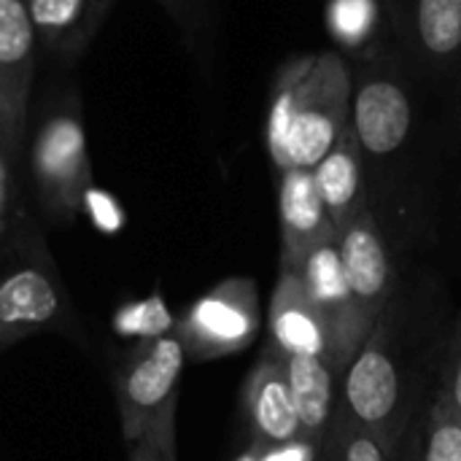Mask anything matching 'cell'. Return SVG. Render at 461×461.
Returning a JSON list of instances; mask_svg holds the SVG:
<instances>
[{"label":"cell","instance_id":"obj_15","mask_svg":"<svg viewBox=\"0 0 461 461\" xmlns=\"http://www.w3.org/2000/svg\"><path fill=\"white\" fill-rule=\"evenodd\" d=\"M284 362H286V378L294 397L303 438L308 446L324 454L327 438L332 432L340 408L343 373H338L324 357H313V354H289L284 357Z\"/></svg>","mask_w":461,"mask_h":461},{"label":"cell","instance_id":"obj_22","mask_svg":"<svg viewBox=\"0 0 461 461\" xmlns=\"http://www.w3.org/2000/svg\"><path fill=\"white\" fill-rule=\"evenodd\" d=\"M435 400H440L446 408H451L456 416H461V327L448 346V357H446V367H443V378H440V389Z\"/></svg>","mask_w":461,"mask_h":461},{"label":"cell","instance_id":"obj_21","mask_svg":"<svg viewBox=\"0 0 461 461\" xmlns=\"http://www.w3.org/2000/svg\"><path fill=\"white\" fill-rule=\"evenodd\" d=\"M113 327L124 338L149 340V338H159V335L173 332L176 321L167 313L165 303L154 294L151 300H143V303H132V305L119 308V313L113 316Z\"/></svg>","mask_w":461,"mask_h":461},{"label":"cell","instance_id":"obj_26","mask_svg":"<svg viewBox=\"0 0 461 461\" xmlns=\"http://www.w3.org/2000/svg\"><path fill=\"white\" fill-rule=\"evenodd\" d=\"M238 461H262V456H259V451H254V448H251L249 454H243Z\"/></svg>","mask_w":461,"mask_h":461},{"label":"cell","instance_id":"obj_2","mask_svg":"<svg viewBox=\"0 0 461 461\" xmlns=\"http://www.w3.org/2000/svg\"><path fill=\"white\" fill-rule=\"evenodd\" d=\"M186 351L173 332L138 340L113 373L116 405L127 448L154 435L159 448L176 456V405Z\"/></svg>","mask_w":461,"mask_h":461},{"label":"cell","instance_id":"obj_23","mask_svg":"<svg viewBox=\"0 0 461 461\" xmlns=\"http://www.w3.org/2000/svg\"><path fill=\"white\" fill-rule=\"evenodd\" d=\"M130 461H176V456L165 454L154 435H143L135 446H130Z\"/></svg>","mask_w":461,"mask_h":461},{"label":"cell","instance_id":"obj_18","mask_svg":"<svg viewBox=\"0 0 461 461\" xmlns=\"http://www.w3.org/2000/svg\"><path fill=\"white\" fill-rule=\"evenodd\" d=\"M24 8L32 27L57 43L84 38L97 16V0H24Z\"/></svg>","mask_w":461,"mask_h":461},{"label":"cell","instance_id":"obj_12","mask_svg":"<svg viewBox=\"0 0 461 461\" xmlns=\"http://www.w3.org/2000/svg\"><path fill=\"white\" fill-rule=\"evenodd\" d=\"M338 254L357 305L378 324L392 294V259L381 224L370 208L338 232Z\"/></svg>","mask_w":461,"mask_h":461},{"label":"cell","instance_id":"obj_4","mask_svg":"<svg viewBox=\"0 0 461 461\" xmlns=\"http://www.w3.org/2000/svg\"><path fill=\"white\" fill-rule=\"evenodd\" d=\"M62 332L81 343L76 319L43 243L32 249H14V257L0 267V354L38 332Z\"/></svg>","mask_w":461,"mask_h":461},{"label":"cell","instance_id":"obj_6","mask_svg":"<svg viewBox=\"0 0 461 461\" xmlns=\"http://www.w3.org/2000/svg\"><path fill=\"white\" fill-rule=\"evenodd\" d=\"M262 324L259 292L249 278H227L176 321L186 359H221L251 346Z\"/></svg>","mask_w":461,"mask_h":461},{"label":"cell","instance_id":"obj_7","mask_svg":"<svg viewBox=\"0 0 461 461\" xmlns=\"http://www.w3.org/2000/svg\"><path fill=\"white\" fill-rule=\"evenodd\" d=\"M32 176L38 194L57 221H73L92 192L86 135L73 113H54L32 143Z\"/></svg>","mask_w":461,"mask_h":461},{"label":"cell","instance_id":"obj_24","mask_svg":"<svg viewBox=\"0 0 461 461\" xmlns=\"http://www.w3.org/2000/svg\"><path fill=\"white\" fill-rule=\"evenodd\" d=\"M5 194H8V176H5V159H3V149H0V238L5 230Z\"/></svg>","mask_w":461,"mask_h":461},{"label":"cell","instance_id":"obj_25","mask_svg":"<svg viewBox=\"0 0 461 461\" xmlns=\"http://www.w3.org/2000/svg\"><path fill=\"white\" fill-rule=\"evenodd\" d=\"M405 440L408 443H405V448L400 454V461H421V438L419 435H411Z\"/></svg>","mask_w":461,"mask_h":461},{"label":"cell","instance_id":"obj_8","mask_svg":"<svg viewBox=\"0 0 461 461\" xmlns=\"http://www.w3.org/2000/svg\"><path fill=\"white\" fill-rule=\"evenodd\" d=\"M297 276L303 278L319 316L324 319L330 335V365L338 373H346L351 359L362 351V346L373 335L375 324L362 313V308L351 294L338 254V238L319 246L297 270Z\"/></svg>","mask_w":461,"mask_h":461},{"label":"cell","instance_id":"obj_20","mask_svg":"<svg viewBox=\"0 0 461 461\" xmlns=\"http://www.w3.org/2000/svg\"><path fill=\"white\" fill-rule=\"evenodd\" d=\"M421 461H461V416L440 400L432 402L424 421Z\"/></svg>","mask_w":461,"mask_h":461},{"label":"cell","instance_id":"obj_14","mask_svg":"<svg viewBox=\"0 0 461 461\" xmlns=\"http://www.w3.org/2000/svg\"><path fill=\"white\" fill-rule=\"evenodd\" d=\"M267 346L278 354H313L330 362V335L303 278L281 270L267 308Z\"/></svg>","mask_w":461,"mask_h":461},{"label":"cell","instance_id":"obj_5","mask_svg":"<svg viewBox=\"0 0 461 461\" xmlns=\"http://www.w3.org/2000/svg\"><path fill=\"white\" fill-rule=\"evenodd\" d=\"M402 411V373L392 351L386 319H381L340 378L338 416L397 446Z\"/></svg>","mask_w":461,"mask_h":461},{"label":"cell","instance_id":"obj_17","mask_svg":"<svg viewBox=\"0 0 461 461\" xmlns=\"http://www.w3.org/2000/svg\"><path fill=\"white\" fill-rule=\"evenodd\" d=\"M324 24L335 49L351 62L389 49L392 24L386 0H324Z\"/></svg>","mask_w":461,"mask_h":461},{"label":"cell","instance_id":"obj_9","mask_svg":"<svg viewBox=\"0 0 461 461\" xmlns=\"http://www.w3.org/2000/svg\"><path fill=\"white\" fill-rule=\"evenodd\" d=\"M392 35L427 76L461 70V0H386Z\"/></svg>","mask_w":461,"mask_h":461},{"label":"cell","instance_id":"obj_11","mask_svg":"<svg viewBox=\"0 0 461 461\" xmlns=\"http://www.w3.org/2000/svg\"><path fill=\"white\" fill-rule=\"evenodd\" d=\"M35 27L24 0H0V149L19 146L32 84Z\"/></svg>","mask_w":461,"mask_h":461},{"label":"cell","instance_id":"obj_3","mask_svg":"<svg viewBox=\"0 0 461 461\" xmlns=\"http://www.w3.org/2000/svg\"><path fill=\"white\" fill-rule=\"evenodd\" d=\"M416 127V100L405 59L392 49L354 62L351 130L365 170L400 157Z\"/></svg>","mask_w":461,"mask_h":461},{"label":"cell","instance_id":"obj_13","mask_svg":"<svg viewBox=\"0 0 461 461\" xmlns=\"http://www.w3.org/2000/svg\"><path fill=\"white\" fill-rule=\"evenodd\" d=\"M278 224L281 270L289 273H297L319 246L338 238V227L319 197L311 170L278 173Z\"/></svg>","mask_w":461,"mask_h":461},{"label":"cell","instance_id":"obj_19","mask_svg":"<svg viewBox=\"0 0 461 461\" xmlns=\"http://www.w3.org/2000/svg\"><path fill=\"white\" fill-rule=\"evenodd\" d=\"M394 446L338 416L327 438L321 461H394Z\"/></svg>","mask_w":461,"mask_h":461},{"label":"cell","instance_id":"obj_10","mask_svg":"<svg viewBox=\"0 0 461 461\" xmlns=\"http://www.w3.org/2000/svg\"><path fill=\"white\" fill-rule=\"evenodd\" d=\"M243 411L251 429V448L276 451L305 443L286 378V362L270 346L249 373L243 386Z\"/></svg>","mask_w":461,"mask_h":461},{"label":"cell","instance_id":"obj_1","mask_svg":"<svg viewBox=\"0 0 461 461\" xmlns=\"http://www.w3.org/2000/svg\"><path fill=\"white\" fill-rule=\"evenodd\" d=\"M354 62L332 49L281 65L270 100L265 140L278 173L313 170L351 122Z\"/></svg>","mask_w":461,"mask_h":461},{"label":"cell","instance_id":"obj_16","mask_svg":"<svg viewBox=\"0 0 461 461\" xmlns=\"http://www.w3.org/2000/svg\"><path fill=\"white\" fill-rule=\"evenodd\" d=\"M319 197L335 221L338 232L367 211V170L359 151V143L354 138L351 122L346 132L338 138V143L327 151V157L311 170Z\"/></svg>","mask_w":461,"mask_h":461}]
</instances>
